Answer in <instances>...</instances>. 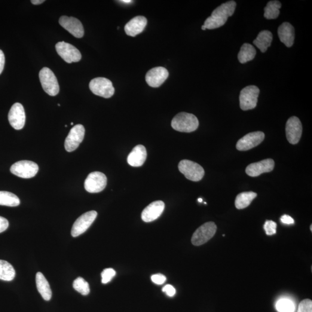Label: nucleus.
I'll return each instance as SVG.
<instances>
[{
    "instance_id": "nucleus-1",
    "label": "nucleus",
    "mask_w": 312,
    "mask_h": 312,
    "mask_svg": "<svg viewBox=\"0 0 312 312\" xmlns=\"http://www.w3.org/2000/svg\"><path fill=\"white\" fill-rule=\"evenodd\" d=\"M236 6V2L229 1L217 7L212 12L211 16L205 21L204 25L206 29H218L224 25L228 17L234 14Z\"/></svg>"
},
{
    "instance_id": "nucleus-2",
    "label": "nucleus",
    "mask_w": 312,
    "mask_h": 312,
    "mask_svg": "<svg viewBox=\"0 0 312 312\" xmlns=\"http://www.w3.org/2000/svg\"><path fill=\"white\" fill-rule=\"evenodd\" d=\"M199 121L196 116L186 112L176 115L171 121V126L174 130L182 133H191L198 127Z\"/></svg>"
},
{
    "instance_id": "nucleus-3",
    "label": "nucleus",
    "mask_w": 312,
    "mask_h": 312,
    "mask_svg": "<svg viewBox=\"0 0 312 312\" xmlns=\"http://www.w3.org/2000/svg\"><path fill=\"white\" fill-rule=\"evenodd\" d=\"M39 77L43 89L46 93L51 96L59 94V85L56 76L51 69L47 67L43 68L39 72Z\"/></svg>"
},
{
    "instance_id": "nucleus-4",
    "label": "nucleus",
    "mask_w": 312,
    "mask_h": 312,
    "mask_svg": "<svg viewBox=\"0 0 312 312\" xmlns=\"http://www.w3.org/2000/svg\"><path fill=\"white\" fill-rule=\"evenodd\" d=\"M179 170L188 179L193 182L200 181L205 175L204 168L200 164L189 160H183L178 165Z\"/></svg>"
},
{
    "instance_id": "nucleus-5",
    "label": "nucleus",
    "mask_w": 312,
    "mask_h": 312,
    "mask_svg": "<svg viewBox=\"0 0 312 312\" xmlns=\"http://www.w3.org/2000/svg\"><path fill=\"white\" fill-rule=\"evenodd\" d=\"M260 89L256 86L250 85L243 88L240 95V107L243 111L255 108L258 102Z\"/></svg>"
},
{
    "instance_id": "nucleus-6",
    "label": "nucleus",
    "mask_w": 312,
    "mask_h": 312,
    "mask_svg": "<svg viewBox=\"0 0 312 312\" xmlns=\"http://www.w3.org/2000/svg\"><path fill=\"white\" fill-rule=\"evenodd\" d=\"M217 226L212 222H207L200 226L194 232L191 238V243L194 246H201L207 243L216 234Z\"/></svg>"
},
{
    "instance_id": "nucleus-7",
    "label": "nucleus",
    "mask_w": 312,
    "mask_h": 312,
    "mask_svg": "<svg viewBox=\"0 0 312 312\" xmlns=\"http://www.w3.org/2000/svg\"><path fill=\"white\" fill-rule=\"evenodd\" d=\"M39 170L37 164L35 162L28 160H22L17 162L11 167V172L14 175L21 178H32L36 175Z\"/></svg>"
},
{
    "instance_id": "nucleus-8",
    "label": "nucleus",
    "mask_w": 312,
    "mask_h": 312,
    "mask_svg": "<svg viewBox=\"0 0 312 312\" xmlns=\"http://www.w3.org/2000/svg\"><path fill=\"white\" fill-rule=\"evenodd\" d=\"M90 89L96 96L109 99L115 93V88L112 82L105 78H96L92 79L89 84Z\"/></svg>"
},
{
    "instance_id": "nucleus-9",
    "label": "nucleus",
    "mask_w": 312,
    "mask_h": 312,
    "mask_svg": "<svg viewBox=\"0 0 312 312\" xmlns=\"http://www.w3.org/2000/svg\"><path fill=\"white\" fill-rule=\"evenodd\" d=\"M58 54L67 63H76L82 59L80 51L74 46L65 42H59L56 45Z\"/></svg>"
},
{
    "instance_id": "nucleus-10",
    "label": "nucleus",
    "mask_w": 312,
    "mask_h": 312,
    "mask_svg": "<svg viewBox=\"0 0 312 312\" xmlns=\"http://www.w3.org/2000/svg\"><path fill=\"white\" fill-rule=\"evenodd\" d=\"M107 183L105 174L100 172L91 173L86 179L85 189L90 193H97L104 191Z\"/></svg>"
},
{
    "instance_id": "nucleus-11",
    "label": "nucleus",
    "mask_w": 312,
    "mask_h": 312,
    "mask_svg": "<svg viewBox=\"0 0 312 312\" xmlns=\"http://www.w3.org/2000/svg\"><path fill=\"white\" fill-rule=\"evenodd\" d=\"M97 216L96 211L91 210L86 212L76 220L72 226L71 235L73 237H77L87 230Z\"/></svg>"
},
{
    "instance_id": "nucleus-12",
    "label": "nucleus",
    "mask_w": 312,
    "mask_h": 312,
    "mask_svg": "<svg viewBox=\"0 0 312 312\" xmlns=\"http://www.w3.org/2000/svg\"><path fill=\"white\" fill-rule=\"evenodd\" d=\"M85 129L83 125L77 124L70 130L64 146L67 152H72L77 149L84 139Z\"/></svg>"
},
{
    "instance_id": "nucleus-13",
    "label": "nucleus",
    "mask_w": 312,
    "mask_h": 312,
    "mask_svg": "<svg viewBox=\"0 0 312 312\" xmlns=\"http://www.w3.org/2000/svg\"><path fill=\"white\" fill-rule=\"evenodd\" d=\"M265 139V134L261 131H256L246 134L238 140L236 147L238 151H247L261 143Z\"/></svg>"
},
{
    "instance_id": "nucleus-14",
    "label": "nucleus",
    "mask_w": 312,
    "mask_h": 312,
    "mask_svg": "<svg viewBox=\"0 0 312 312\" xmlns=\"http://www.w3.org/2000/svg\"><path fill=\"white\" fill-rule=\"evenodd\" d=\"M302 133V125L300 120L296 116L289 119L286 125V134L287 140L293 145L298 143Z\"/></svg>"
},
{
    "instance_id": "nucleus-15",
    "label": "nucleus",
    "mask_w": 312,
    "mask_h": 312,
    "mask_svg": "<svg viewBox=\"0 0 312 312\" xmlns=\"http://www.w3.org/2000/svg\"><path fill=\"white\" fill-rule=\"evenodd\" d=\"M8 121L15 130L22 129L25 124L26 114L24 107L20 103H15L8 114Z\"/></svg>"
},
{
    "instance_id": "nucleus-16",
    "label": "nucleus",
    "mask_w": 312,
    "mask_h": 312,
    "mask_svg": "<svg viewBox=\"0 0 312 312\" xmlns=\"http://www.w3.org/2000/svg\"><path fill=\"white\" fill-rule=\"evenodd\" d=\"M169 72L164 67H155L147 72L146 82L151 87H160L166 81Z\"/></svg>"
},
{
    "instance_id": "nucleus-17",
    "label": "nucleus",
    "mask_w": 312,
    "mask_h": 312,
    "mask_svg": "<svg viewBox=\"0 0 312 312\" xmlns=\"http://www.w3.org/2000/svg\"><path fill=\"white\" fill-rule=\"evenodd\" d=\"M59 24L75 37L78 38L83 37L84 26L81 21L76 18L63 16L60 18Z\"/></svg>"
},
{
    "instance_id": "nucleus-18",
    "label": "nucleus",
    "mask_w": 312,
    "mask_h": 312,
    "mask_svg": "<svg viewBox=\"0 0 312 312\" xmlns=\"http://www.w3.org/2000/svg\"><path fill=\"white\" fill-rule=\"evenodd\" d=\"M275 167V162L271 158L265 159L250 164L246 168V173L250 176L256 177L262 173L271 172Z\"/></svg>"
},
{
    "instance_id": "nucleus-19",
    "label": "nucleus",
    "mask_w": 312,
    "mask_h": 312,
    "mask_svg": "<svg viewBox=\"0 0 312 312\" xmlns=\"http://www.w3.org/2000/svg\"><path fill=\"white\" fill-rule=\"evenodd\" d=\"M165 204L162 201L153 202L142 211L141 218L143 222L149 223L157 219L163 213Z\"/></svg>"
},
{
    "instance_id": "nucleus-20",
    "label": "nucleus",
    "mask_w": 312,
    "mask_h": 312,
    "mask_svg": "<svg viewBox=\"0 0 312 312\" xmlns=\"http://www.w3.org/2000/svg\"><path fill=\"white\" fill-rule=\"evenodd\" d=\"M147 23L148 21L144 17L139 16L134 17L125 26V32L128 35L135 36L144 30Z\"/></svg>"
},
{
    "instance_id": "nucleus-21",
    "label": "nucleus",
    "mask_w": 312,
    "mask_h": 312,
    "mask_svg": "<svg viewBox=\"0 0 312 312\" xmlns=\"http://www.w3.org/2000/svg\"><path fill=\"white\" fill-rule=\"evenodd\" d=\"M280 40L287 47H292L295 42V30L291 24L284 22L281 24L277 30Z\"/></svg>"
},
{
    "instance_id": "nucleus-22",
    "label": "nucleus",
    "mask_w": 312,
    "mask_h": 312,
    "mask_svg": "<svg viewBox=\"0 0 312 312\" xmlns=\"http://www.w3.org/2000/svg\"><path fill=\"white\" fill-rule=\"evenodd\" d=\"M147 157L145 147L142 145H137L134 148L127 157V163L131 166L138 167L144 164Z\"/></svg>"
},
{
    "instance_id": "nucleus-23",
    "label": "nucleus",
    "mask_w": 312,
    "mask_h": 312,
    "mask_svg": "<svg viewBox=\"0 0 312 312\" xmlns=\"http://www.w3.org/2000/svg\"><path fill=\"white\" fill-rule=\"evenodd\" d=\"M36 284L38 291L45 301H50L52 293L50 284L41 272H38L36 275Z\"/></svg>"
},
{
    "instance_id": "nucleus-24",
    "label": "nucleus",
    "mask_w": 312,
    "mask_h": 312,
    "mask_svg": "<svg viewBox=\"0 0 312 312\" xmlns=\"http://www.w3.org/2000/svg\"><path fill=\"white\" fill-rule=\"evenodd\" d=\"M272 39H273V35L272 33L268 30H263L259 34L257 38L254 40L253 44L262 53H264L270 47Z\"/></svg>"
},
{
    "instance_id": "nucleus-25",
    "label": "nucleus",
    "mask_w": 312,
    "mask_h": 312,
    "mask_svg": "<svg viewBox=\"0 0 312 312\" xmlns=\"http://www.w3.org/2000/svg\"><path fill=\"white\" fill-rule=\"evenodd\" d=\"M256 54V50L255 47L246 43L242 46L238 58L241 63L244 64L255 59Z\"/></svg>"
},
{
    "instance_id": "nucleus-26",
    "label": "nucleus",
    "mask_w": 312,
    "mask_h": 312,
    "mask_svg": "<svg viewBox=\"0 0 312 312\" xmlns=\"http://www.w3.org/2000/svg\"><path fill=\"white\" fill-rule=\"evenodd\" d=\"M258 194L255 192H243L238 194L235 199V207L238 209H243L249 207Z\"/></svg>"
},
{
    "instance_id": "nucleus-27",
    "label": "nucleus",
    "mask_w": 312,
    "mask_h": 312,
    "mask_svg": "<svg viewBox=\"0 0 312 312\" xmlns=\"http://www.w3.org/2000/svg\"><path fill=\"white\" fill-rule=\"evenodd\" d=\"M16 275L15 269L10 263L0 260V279L4 281H12Z\"/></svg>"
},
{
    "instance_id": "nucleus-28",
    "label": "nucleus",
    "mask_w": 312,
    "mask_h": 312,
    "mask_svg": "<svg viewBox=\"0 0 312 312\" xmlns=\"http://www.w3.org/2000/svg\"><path fill=\"white\" fill-rule=\"evenodd\" d=\"M20 201L16 195L12 192L0 191V206L15 207L19 206Z\"/></svg>"
},
{
    "instance_id": "nucleus-29",
    "label": "nucleus",
    "mask_w": 312,
    "mask_h": 312,
    "mask_svg": "<svg viewBox=\"0 0 312 312\" xmlns=\"http://www.w3.org/2000/svg\"><path fill=\"white\" fill-rule=\"evenodd\" d=\"M281 4L279 1H270L264 8V17L267 19H275L279 17Z\"/></svg>"
},
{
    "instance_id": "nucleus-30",
    "label": "nucleus",
    "mask_w": 312,
    "mask_h": 312,
    "mask_svg": "<svg viewBox=\"0 0 312 312\" xmlns=\"http://www.w3.org/2000/svg\"><path fill=\"white\" fill-rule=\"evenodd\" d=\"M73 287L76 291L83 295H87L90 293L89 284L81 277H79L73 281Z\"/></svg>"
},
{
    "instance_id": "nucleus-31",
    "label": "nucleus",
    "mask_w": 312,
    "mask_h": 312,
    "mask_svg": "<svg viewBox=\"0 0 312 312\" xmlns=\"http://www.w3.org/2000/svg\"><path fill=\"white\" fill-rule=\"evenodd\" d=\"M276 308L279 312H294L295 310L294 303L287 299H281L278 301Z\"/></svg>"
},
{
    "instance_id": "nucleus-32",
    "label": "nucleus",
    "mask_w": 312,
    "mask_h": 312,
    "mask_svg": "<svg viewBox=\"0 0 312 312\" xmlns=\"http://www.w3.org/2000/svg\"><path fill=\"white\" fill-rule=\"evenodd\" d=\"M116 275V271L112 268H106L102 273V283L106 284L111 281Z\"/></svg>"
},
{
    "instance_id": "nucleus-33",
    "label": "nucleus",
    "mask_w": 312,
    "mask_h": 312,
    "mask_svg": "<svg viewBox=\"0 0 312 312\" xmlns=\"http://www.w3.org/2000/svg\"><path fill=\"white\" fill-rule=\"evenodd\" d=\"M277 224L272 220H267L264 225L266 234L267 235H272L276 234Z\"/></svg>"
},
{
    "instance_id": "nucleus-34",
    "label": "nucleus",
    "mask_w": 312,
    "mask_h": 312,
    "mask_svg": "<svg viewBox=\"0 0 312 312\" xmlns=\"http://www.w3.org/2000/svg\"><path fill=\"white\" fill-rule=\"evenodd\" d=\"M297 312H312V301L310 299L302 300L298 306Z\"/></svg>"
},
{
    "instance_id": "nucleus-35",
    "label": "nucleus",
    "mask_w": 312,
    "mask_h": 312,
    "mask_svg": "<svg viewBox=\"0 0 312 312\" xmlns=\"http://www.w3.org/2000/svg\"><path fill=\"white\" fill-rule=\"evenodd\" d=\"M151 279L154 283L157 284V285H161L166 282L167 278L164 275L158 274L152 275Z\"/></svg>"
},
{
    "instance_id": "nucleus-36",
    "label": "nucleus",
    "mask_w": 312,
    "mask_h": 312,
    "mask_svg": "<svg viewBox=\"0 0 312 312\" xmlns=\"http://www.w3.org/2000/svg\"><path fill=\"white\" fill-rule=\"evenodd\" d=\"M163 292L166 294L168 296H170V297H173L176 294V290L172 285L170 284H167L165 286L163 289Z\"/></svg>"
},
{
    "instance_id": "nucleus-37",
    "label": "nucleus",
    "mask_w": 312,
    "mask_h": 312,
    "mask_svg": "<svg viewBox=\"0 0 312 312\" xmlns=\"http://www.w3.org/2000/svg\"><path fill=\"white\" fill-rule=\"evenodd\" d=\"M9 222L7 219L0 216V233L4 232L8 228Z\"/></svg>"
},
{
    "instance_id": "nucleus-38",
    "label": "nucleus",
    "mask_w": 312,
    "mask_h": 312,
    "mask_svg": "<svg viewBox=\"0 0 312 312\" xmlns=\"http://www.w3.org/2000/svg\"><path fill=\"white\" fill-rule=\"evenodd\" d=\"M280 220L284 224L292 225L295 223V220H294L292 217L287 215L281 216Z\"/></svg>"
},
{
    "instance_id": "nucleus-39",
    "label": "nucleus",
    "mask_w": 312,
    "mask_h": 312,
    "mask_svg": "<svg viewBox=\"0 0 312 312\" xmlns=\"http://www.w3.org/2000/svg\"><path fill=\"white\" fill-rule=\"evenodd\" d=\"M5 65V56L1 50H0V75L4 69Z\"/></svg>"
},
{
    "instance_id": "nucleus-40",
    "label": "nucleus",
    "mask_w": 312,
    "mask_h": 312,
    "mask_svg": "<svg viewBox=\"0 0 312 312\" xmlns=\"http://www.w3.org/2000/svg\"><path fill=\"white\" fill-rule=\"evenodd\" d=\"M31 2L33 4L39 5L42 4L45 1L44 0H32Z\"/></svg>"
},
{
    "instance_id": "nucleus-41",
    "label": "nucleus",
    "mask_w": 312,
    "mask_h": 312,
    "mask_svg": "<svg viewBox=\"0 0 312 312\" xmlns=\"http://www.w3.org/2000/svg\"><path fill=\"white\" fill-rule=\"evenodd\" d=\"M121 2L125 3V4H129V3L132 2V1L131 0H123V1H120Z\"/></svg>"
},
{
    "instance_id": "nucleus-42",
    "label": "nucleus",
    "mask_w": 312,
    "mask_h": 312,
    "mask_svg": "<svg viewBox=\"0 0 312 312\" xmlns=\"http://www.w3.org/2000/svg\"><path fill=\"white\" fill-rule=\"evenodd\" d=\"M198 201L199 202V203H202V202L203 201V199L200 198L198 199Z\"/></svg>"
},
{
    "instance_id": "nucleus-43",
    "label": "nucleus",
    "mask_w": 312,
    "mask_h": 312,
    "mask_svg": "<svg viewBox=\"0 0 312 312\" xmlns=\"http://www.w3.org/2000/svg\"><path fill=\"white\" fill-rule=\"evenodd\" d=\"M201 29H202V30H206V27H205V26H204V25L202 26Z\"/></svg>"
},
{
    "instance_id": "nucleus-44",
    "label": "nucleus",
    "mask_w": 312,
    "mask_h": 312,
    "mask_svg": "<svg viewBox=\"0 0 312 312\" xmlns=\"http://www.w3.org/2000/svg\"><path fill=\"white\" fill-rule=\"evenodd\" d=\"M311 231H312V225H311Z\"/></svg>"
},
{
    "instance_id": "nucleus-45",
    "label": "nucleus",
    "mask_w": 312,
    "mask_h": 312,
    "mask_svg": "<svg viewBox=\"0 0 312 312\" xmlns=\"http://www.w3.org/2000/svg\"><path fill=\"white\" fill-rule=\"evenodd\" d=\"M71 125H73V123H71Z\"/></svg>"
}]
</instances>
